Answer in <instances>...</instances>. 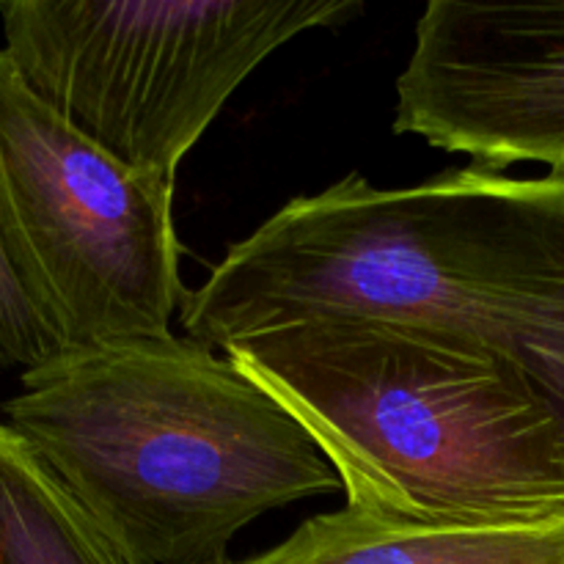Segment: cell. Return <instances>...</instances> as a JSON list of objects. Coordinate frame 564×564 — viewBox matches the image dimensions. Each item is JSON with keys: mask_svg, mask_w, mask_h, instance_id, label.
<instances>
[{"mask_svg": "<svg viewBox=\"0 0 564 564\" xmlns=\"http://www.w3.org/2000/svg\"><path fill=\"white\" fill-rule=\"evenodd\" d=\"M312 317L438 341L564 419V176L471 163L386 191L347 174L235 242L180 325L224 350Z\"/></svg>", "mask_w": 564, "mask_h": 564, "instance_id": "1", "label": "cell"}, {"mask_svg": "<svg viewBox=\"0 0 564 564\" xmlns=\"http://www.w3.org/2000/svg\"><path fill=\"white\" fill-rule=\"evenodd\" d=\"M20 383L6 424L141 564H229L248 523L341 490L306 427L191 336L66 350Z\"/></svg>", "mask_w": 564, "mask_h": 564, "instance_id": "2", "label": "cell"}, {"mask_svg": "<svg viewBox=\"0 0 564 564\" xmlns=\"http://www.w3.org/2000/svg\"><path fill=\"white\" fill-rule=\"evenodd\" d=\"M220 352L317 441L347 507L413 523L564 518V419L490 364L352 317Z\"/></svg>", "mask_w": 564, "mask_h": 564, "instance_id": "3", "label": "cell"}, {"mask_svg": "<svg viewBox=\"0 0 564 564\" xmlns=\"http://www.w3.org/2000/svg\"><path fill=\"white\" fill-rule=\"evenodd\" d=\"M361 14V0H0L3 50L31 91L169 182L270 53Z\"/></svg>", "mask_w": 564, "mask_h": 564, "instance_id": "4", "label": "cell"}, {"mask_svg": "<svg viewBox=\"0 0 564 564\" xmlns=\"http://www.w3.org/2000/svg\"><path fill=\"white\" fill-rule=\"evenodd\" d=\"M0 237L66 350L171 336L174 182L119 163L31 91L0 44Z\"/></svg>", "mask_w": 564, "mask_h": 564, "instance_id": "5", "label": "cell"}, {"mask_svg": "<svg viewBox=\"0 0 564 564\" xmlns=\"http://www.w3.org/2000/svg\"><path fill=\"white\" fill-rule=\"evenodd\" d=\"M394 132L490 171L564 176V3L433 0L397 77Z\"/></svg>", "mask_w": 564, "mask_h": 564, "instance_id": "6", "label": "cell"}, {"mask_svg": "<svg viewBox=\"0 0 564 564\" xmlns=\"http://www.w3.org/2000/svg\"><path fill=\"white\" fill-rule=\"evenodd\" d=\"M229 564H564V518L534 523H413L345 507L284 543Z\"/></svg>", "mask_w": 564, "mask_h": 564, "instance_id": "7", "label": "cell"}, {"mask_svg": "<svg viewBox=\"0 0 564 564\" xmlns=\"http://www.w3.org/2000/svg\"><path fill=\"white\" fill-rule=\"evenodd\" d=\"M0 564H141L0 422Z\"/></svg>", "mask_w": 564, "mask_h": 564, "instance_id": "8", "label": "cell"}, {"mask_svg": "<svg viewBox=\"0 0 564 564\" xmlns=\"http://www.w3.org/2000/svg\"><path fill=\"white\" fill-rule=\"evenodd\" d=\"M61 352L64 347L17 279L0 237V372L3 369L28 372L53 361Z\"/></svg>", "mask_w": 564, "mask_h": 564, "instance_id": "9", "label": "cell"}]
</instances>
